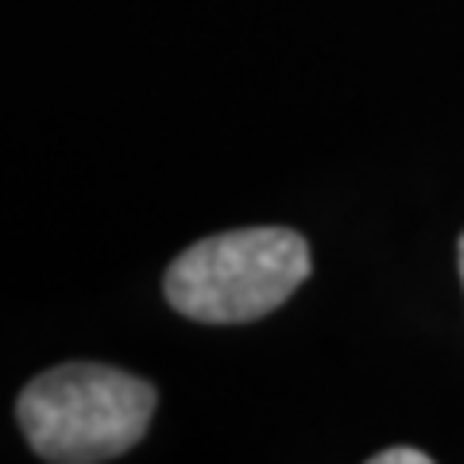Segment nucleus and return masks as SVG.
I'll list each match as a JSON object with an SVG mask.
<instances>
[{
  "mask_svg": "<svg viewBox=\"0 0 464 464\" xmlns=\"http://www.w3.org/2000/svg\"><path fill=\"white\" fill-rule=\"evenodd\" d=\"M155 414V387L121 368L63 364L35 375L16 418L35 457L51 464H101L132 449Z\"/></svg>",
  "mask_w": 464,
  "mask_h": 464,
  "instance_id": "obj_1",
  "label": "nucleus"
},
{
  "mask_svg": "<svg viewBox=\"0 0 464 464\" xmlns=\"http://www.w3.org/2000/svg\"><path fill=\"white\" fill-rule=\"evenodd\" d=\"M310 279V244L295 228H237L198 240L167 267V302L190 322L240 325L279 310Z\"/></svg>",
  "mask_w": 464,
  "mask_h": 464,
  "instance_id": "obj_2",
  "label": "nucleus"
},
{
  "mask_svg": "<svg viewBox=\"0 0 464 464\" xmlns=\"http://www.w3.org/2000/svg\"><path fill=\"white\" fill-rule=\"evenodd\" d=\"M372 464H430V453L411 449V445H399V449H383V453H375Z\"/></svg>",
  "mask_w": 464,
  "mask_h": 464,
  "instance_id": "obj_3",
  "label": "nucleus"
},
{
  "mask_svg": "<svg viewBox=\"0 0 464 464\" xmlns=\"http://www.w3.org/2000/svg\"><path fill=\"white\" fill-rule=\"evenodd\" d=\"M457 264H460V283H464V232H460V244H457Z\"/></svg>",
  "mask_w": 464,
  "mask_h": 464,
  "instance_id": "obj_4",
  "label": "nucleus"
}]
</instances>
